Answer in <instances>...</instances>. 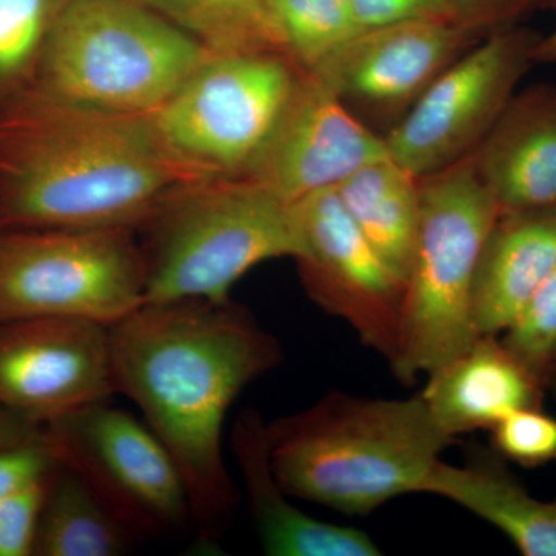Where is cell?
Here are the masks:
<instances>
[{
	"label": "cell",
	"mask_w": 556,
	"mask_h": 556,
	"mask_svg": "<svg viewBox=\"0 0 556 556\" xmlns=\"http://www.w3.org/2000/svg\"><path fill=\"white\" fill-rule=\"evenodd\" d=\"M109 332L115 393L138 405L170 453L200 543L215 546L240 503L223 453L226 417L283 350L230 299L146 302Z\"/></svg>",
	"instance_id": "obj_1"
},
{
	"label": "cell",
	"mask_w": 556,
	"mask_h": 556,
	"mask_svg": "<svg viewBox=\"0 0 556 556\" xmlns=\"http://www.w3.org/2000/svg\"><path fill=\"white\" fill-rule=\"evenodd\" d=\"M195 179L150 115L87 108L36 87L0 110V230H138Z\"/></svg>",
	"instance_id": "obj_2"
},
{
	"label": "cell",
	"mask_w": 556,
	"mask_h": 556,
	"mask_svg": "<svg viewBox=\"0 0 556 556\" xmlns=\"http://www.w3.org/2000/svg\"><path fill=\"white\" fill-rule=\"evenodd\" d=\"M270 467L289 496L368 517L388 501L422 493L455 444L420 394L351 396L332 391L303 412L266 424Z\"/></svg>",
	"instance_id": "obj_3"
},
{
	"label": "cell",
	"mask_w": 556,
	"mask_h": 556,
	"mask_svg": "<svg viewBox=\"0 0 556 556\" xmlns=\"http://www.w3.org/2000/svg\"><path fill=\"white\" fill-rule=\"evenodd\" d=\"M146 302H225L249 270L302 252L294 207L251 178L185 182L137 230Z\"/></svg>",
	"instance_id": "obj_4"
},
{
	"label": "cell",
	"mask_w": 556,
	"mask_h": 556,
	"mask_svg": "<svg viewBox=\"0 0 556 556\" xmlns=\"http://www.w3.org/2000/svg\"><path fill=\"white\" fill-rule=\"evenodd\" d=\"M211 53L138 0H72L35 87L87 108L152 115Z\"/></svg>",
	"instance_id": "obj_5"
},
{
	"label": "cell",
	"mask_w": 556,
	"mask_h": 556,
	"mask_svg": "<svg viewBox=\"0 0 556 556\" xmlns=\"http://www.w3.org/2000/svg\"><path fill=\"white\" fill-rule=\"evenodd\" d=\"M419 226L405 280L394 378L405 386L459 356L479 338L473 285L500 208L470 159L419 179Z\"/></svg>",
	"instance_id": "obj_6"
},
{
	"label": "cell",
	"mask_w": 556,
	"mask_h": 556,
	"mask_svg": "<svg viewBox=\"0 0 556 556\" xmlns=\"http://www.w3.org/2000/svg\"><path fill=\"white\" fill-rule=\"evenodd\" d=\"M302 76L281 51L211 53L150 118L170 155L193 177L248 178Z\"/></svg>",
	"instance_id": "obj_7"
},
{
	"label": "cell",
	"mask_w": 556,
	"mask_h": 556,
	"mask_svg": "<svg viewBox=\"0 0 556 556\" xmlns=\"http://www.w3.org/2000/svg\"><path fill=\"white\" fill-rule=\"evenodd\" d=\"M134 229L0 230V320L73 317L118 324L146 303Z\"/></svg>",
	"instance_id": "obj_8"
},
{
	"label": "cell",
	"mask_w": 556,
	"mask_h": 556,
	"mask_svg": "<svg viewBox=\"0 0 556 556\" xmlns=\"http://www.w3.org/2000/svg\"><path fill=\"white\" fill-rule=\"evenodd\" d=\"M42 438L135 538L172 535L192 522L177 464L126 409L98 402L46 424Z\"/></svg>",
	"instance_id": "obj_9"
},
{
	"label": "cell",
	"mask_w": 556,
	"mask_h": 556,
	"mask_svg": "<svg viewBox=\"0 0 556 556\" xmlns=\"http://www.w3.org/2000/svg\"><path fill=\"white\" fill-rule=\"evenodd\" d=\"M540 38L515 24L482 39L383 138L388 156L417 179L470 159L535 65Z\"/></svg>",
	"instance_id": "obj_10"
},
{
	"label": "cell",
	"mask_w": 556,
	"mask_h": 556,
	"mask_svg": "<svg viewBox=\"0 0 556 556\" xmlns=\"http://www.w3.org/2000/svg\"><path fill=\"white\" fill-rule=\"evenodd\" d=\"M492 33L457 20H416L369 28L348 40L311 76L386 138L445 70Z\"/></svg>",
	"instance_id": "obj_11"
},
{
	"label": "cell",
	"mask_w": 556,
	"mask_h": 556,
	"mask_svg": "<svg viewBox=\"0 0 556 556\" xmlns=\"http://www.w3.org/2000/svg\"><path fill=\"white\" fill-rule=\"evenodd\" d=\"M302 252L295 263L306 295L345 321L393 367L401 350L405 283L362 236L334 189L292 204Z\"/></svg>",
	"instance_id": "obj_12"
},
{
	"label": "cell",
	"mask_w": 556,
	"mask_h": 556,
	"mask_svg": "<svg viewBox=\"0 0 556 556\" xmlns=\"http://www.w3.org/2000/svg\"><path fill=\"white\" fill-rule=\"evenodd\" d=\"M109 328L73 317L0 320V407L42 427L110 401Z\"/></svg>",
	"instance_id": "obj_13"
},
{
	"label": "cell",
	"mask_w": 556,
	"mask_h": 556,
	"mask_svg": "<svg viewBox=\"0 0 556 556\" xmlns=\"http://www.w3.org/2000/svg\"><path fill=\"white\" fill-rule=\"evenodd\" d=\"M387 156L383 138L358 121L324 83L303 73L268 149L248 178L294 204L338 188L361 167Z\"/></svg>",
	"instance_id": "obj_14"
},
{
	"label": "cell",
	"mask_w": 556,
	"mask_h": 556,
	"mask_svg": "<svg viewBox=\"0 0 556 556\" xmlns=\"http://www.w3.org/2000/svg\"><path fill=\"white\" fill-rule=\"evenodd\" d=\"M500 214L556 204V84L514 94L470 156Z\"/></svg>",
	"instance_id": "obj_15"
},
{
	"label": "cell",
	"mask_w": 556,
	"mask_h": 556,
	"mask_svg": "<svg viewBox=\"0 0 556 556\" xmlns=\"http://www.w3.org/2000/svg\"><path fill=\"white\" fill-rule=\"evenodd\" d=\"M427 376L420 397L438 427L455 441L492 430L518 409L543 408L547 391L496 334L479 336L464 353Z\"/></svg>",
	"instance_id": "obj_16"
},
{
	"label": "cell",
	"mask_w": 556,
	"mask_h": 556,
	"mask_svg": "<svg viewBox=\"0 0 556 556\" xmlns=\"http://www.w3.org/2000/svg\"><path fill=\"white\" fill-rule=\"evenodd\" d=\"M230 447L247 492L249 514L263 551L270 556H379L372 538L354 527L309 517L288 501L270 467L268 431L262 415L247 408L237 417Z\"/></svg>",
	"instance_id": "obj_17"
},
{
	"label": "cell",
	"mask_w": 556,
	"mask_h": 556,
	"mask_svg": "<svg viewBox=\"0 0 556 556\" xmlns=\"http://www.w3.org/2000/svg\"><path fill=\"white\" fill-rule=\"evenodd\" d=\"M556 268V204L500 214L479 257L473 314L479 334H501Z\"/></svg>",
	"instance_id": "obj_18"
},
{
	"label": "cell",
	"mask_w": 556,
	"mask_h": 556,
	"mask_svg": "<svg viewBox=\"0 0 556 556\" xmlns=\"http://www.w3.org/2000/svg\"><path fill=\"white\" fill-rule=\"evenodd\" d=\"M422 493L441 496L496 527L526 556H556V497L530 495L496 452L477 450L463 466L439 460Z\"/></svg>",
	"instance_id": "obj_19"
},
{
	"label": "cell",
	"mask_w": 556,
	"mask_h": 556,
	"mask_svg": "<svg viewBox=\"0 0 556 556\" xmlns=\"http://www.w3.org/2000/svg\"><path fill=\"white\" fill-rule=\"evenodd\" d=\"M334 190L362 236L405 283L419 226V179L387 156L361 167Z\"/></svg>",
	"instance_id": "obj_20"
},
{
	"label": "cell",
	"mask_w": 556,
	"mask_h": 556,
	"mask_svg": "<svg viewBox=\"0 0 556 556\" xmlns=\"http://www.w3.org/2000/svg\"><path fill=\"white\" fill-rule=\"evenodd\" d=\"M135 540L89 484L56 460L47 478L33 556H119Z\"/></svg>",
	"instance_id": "obj_21"
},
{
	"label": "cell",
	"mask_w": 556,
	"mask_h": 556,
	"mask_svg": "<svg viewBox=\"0 0 556 556\" xmlns=\"http://www.w3.org/2000/svg\"><path fill=\"white\" fill-rule=\"evenodd\" d=\"M270 39L306 75L362 31L350 0H265Z\"/></svg>",
	"instance_id": "obj_22"
},
{
	"label": "cell",
	"mask_w": 556,
	"mask_h": 556,
	"mask_svg": "<svg viewBox=\"0 0 556 556\" xmlns=\"http://www.w3.org/2000/svg\"><path fill=\"white\" fill-rule=\"evenodd\" d=\"M203 43L212 53L277 50L265 0H138ZM278 51V50H277Z\"/></svg>",
	"instance_id": "obj_23"
},
{
	"label": "cell",
	"mask_w": 556,
	"mask_h": 556,
	"mask_svg": "<svg viewBox=\"0 0 556 556\" xmlns=\"http://www.w3.org/2000/svg\"><path fill=\"white\" fill-rule=\"evenodd\" d=\"M72 0H0V110L35 89L43 51Z\"/></svg>",
	"instance_id": "obj_24"
},
{
	"label": "cell",
	"mask_w": 556,
	"mask_h": 556,
	"mask_svg": "<svg viewBox=\"0 0 556 556\" xmlns=\"http://www.w3.org/2000/svg\"><path fill=\"white\" fill-rule=\"evenodd\" d=\"M503 342L546 386L556 353V268L504 331Z\"/></svg>",
	"instance_id": "obj_25"
},
{
	"label": "cell",
	"mask_w": 556,
	"mask_h": 556,
	"mask_svg": "<svg viewBox=\"0 0 556 556\" xmlns=\"http://www.w3.org/2000/svg\"><path fill=\"white\" fill-rule=\"evenodd\" d=\"M493 452L533 468L556 463V419L541 408L518 409L492 428Z\"/></svg>",
	"instance_id": "obj_26"
},
{
	"label": "cell",
	"mask_w": 556,
	"mask_h": 556,
	"mask_svg": "<svg viewBox=\"0 0 556 556\" xmlns=\"http://www.w3.org/2000/svg\"><path fill=\"white\" fill-rule=\"evenodd\" d=\"M46 482L0 501V556H33Z\"/></svg>",
	"instance_id": "obj_27"
},
{
	"label": "cell",
	"mask_w": 556,
	"mask_h": 556,
	"mask_svg": "<svg viewBox=\"0 0 556 556\" xmlns=\"http://www.w3.org/2000/svg\"><path fill=\"white\" fill-rule=\"evenodd\" d=\"M56 464V457L42 438L0 447V501L21 490L46 481Z\"/></svg>",
	"instance_id": "obj_28"
},
{
	"label": "cell",
	"mask_w": 556,
	"mask_h": 556,
	"mask_svg": "<svg viewBox=\"0 0 556 556\" xmlns=\"http://www.w3.org/2000/svg\"><path fill=\"white\" fill-rule=\"evenodd\" d=\"M350 3L362 30L416 20L466 21L447 0H350Z\"/></svg>",
	"instance_id": "obj_29"
},
{
	"label": "cell",
	"mask_w": 556,
	"mask_h": 556,
	"mask_svg": "<svg viewBox=\"0 0 556 556\" xmlns=\"http://www.w3.org/2000/svg\"><path fill=\"white\" fill-rule=\"evenodd\" d=\"M463 20L500 30L508 25L521 24L522 17L543 9V0H447Z\"/></svg>",
	"instance_id": "obj_30"
},
{
	"label": "cell",
	"mask_w": 556,
	"mask_h": 556,
	"mask_svg": "<svg viewBox=\"0 0 556 556\" xmlns=\"http://www.w3.org/2000/svg\"><path fill=\"white\" fill-rule=\"evenodd\" d=\"M42 427L31 420L25 419L16 413L0 407V447L21 444L39 437Z\"/></svg>",
	"instance_id": "obj_31"
},
{
	"label": "cell",
	"mask_w": 556,
	"mask_h": 556,
	"mask_svg": "<svg viewBox=\"0 0 556 556\" xmlns=\"http://www.w3.org/2000/svg\"><path fill=\"white\" fill-rule=\"evenodd\" d=\"M544 9L556 11V0H548ZM533 61L535 64H556V28L538 40Z\"/></svg>",
	"instance_id": "obj_32"
},
{
	"label": "cell",
	"mask_w": 556,
	"mask_h": 556,
	"mask_svg": "<svg viewBox=\"0 0 556 556\" xmlns=\"http://www.w3.org/2000/svg\"><path fill=\"white\" fill-rule=\"evenodd\" d=\"M546 388L547 391H551L552 396L556 399V353L554 358H552L551 367H548Z\"/></svg>",
	"instance_id": "obj_33"
},
{
	"label": "cell",
	"mask_w": 556,
	"mask_h": 556,
	"mask_svg": "<svg viewBox=\"0 0 556 556\" xmlns=\"http://www.w3.org/2000/svg\"><path fill=\"white\" fill-rule=\"evenodd\" d=\"M547 2H548V0H543V3H544L543 9H544V7L547 5Z\"/></svg>",
	"instance_id": "obj_34"
}]
</instances>
